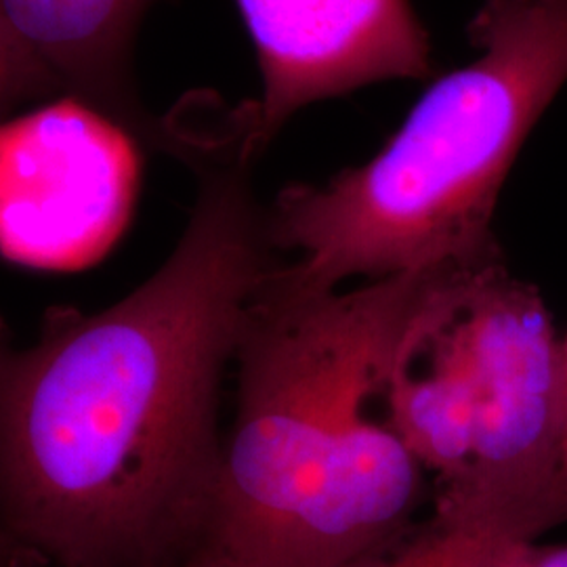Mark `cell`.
I'll use <instances>...</instances> for the list:
<instances>
[{"instance_id":"6da1fadb","label":"cell","mask_w":567,"mask_h":567,"mask_svg":"<svg viewBox=\"0 0 567 567\" xmlns=\"http://www.w3.org/2000/svg\"><path fill=\"white\" fill-rule=\"evenodd\" d=\"M189 221L112 307H51L0 349V515L42 567H168L206 550L225 440L221 386L244 313L282 264L244 135L192 145Z\"/></svg>"},{"instance_id":"7a4b0ae2","label":"cell","mask_w":567,"mask_h":567,"mask_svg":"<svg viewBox=\"0 0 567 567\" xmlns=\"http://www.w3.org/2000/svg\"><path fill=\"white\" fill-rule=\"evenodd\" d=\"M278 267L244 313L206 550L231 567H343L402 540L425 496L389 374L444 267L320 292Z\"/></svg>"},{"instance_id":"3957f363","label":"cell","mask_w":567,"mask_h":567,"mask_svg":"<svg viewBox=\"0 0 567 567\" xmlns=\"http://www.w3.org/2000/svg\"><path fill=\"white\" fill-rule=\"evenodd\" d=\"M466 37L477 58L433 82L374 158L267 204L280 282L320 292L503 257L498 196L567 81V0H484Z\"/></svg>"},{"instance_id":"277c9868","label":"cell","mask_w":567,"mask_h":567,"mask_svg":"<svg viewBox=\"0 0 567 567\" xmlns=\"http://www.w3.org/2000/svg\"><path fill=\"white\" fill-rule=\"evenodd\" d=\"M473 437L465 475L437 489L433 519L524 548L567 524L564 353L540 290L505 255L468 278Z\"/></svg>"},{"instance_id":"5b68a950","label":"cell","mask_w":567,"mask_h":567,"mask_svg":"<svg viewBox=\"0 0 567 567\" xmlns=\"http://www.w3.org/2000/svg\"><path fill=\"white\" fill-rule=\"evenodd\" d=\"M140 145L74 97L0 122V257L41 271L97 264L131 221Z\"/></svg>"},{"instance_id":"8992f818","label":"cell","mask_w":567,"mask_h":567,"mask_svg":"<svg viewBox=\"0 0 567 567\" xmlns=\"http://www.w3.org/2000/svg\"><path fill=\"white\" fill-rule=\"evenodd\" d=\"M236 7L264 79L261 100L244 103L257 161L311 103L431 74V42L410 0H236Z\"/></svg>"},{"instance_id":"52a82bcc","label":"cell","mask_w":567,"mask_h":567,"mask_svg":"<svg viewBox=\"0 0 567 567\" xmlns=\"http://www.w3.org/2000/svg\"><path fill=\"white\" fill-rule=\"evenodd\" d=\"M477 265H447L440 271L405 328L389 374L395 429L412 456L437 477V489L465 475L471 454L475 393L468 278Z\"/></svg>"},{"instance_id":"ba28073f","label":"cell","mask_w":567,"mask_h":567,"mask_svg":"<svg viewBox=\"0 0 567 567\" xmlns=\"http://www.w3.org/2000/svg\"><path fill=\"white\" fill-rule=\"evenodd\" d=\"M154 0H0V23L21 51L74 97L128 128L143 145H163V118L135 82V41Z\"/></svg>"},{"instance_id":"9c48e42d","label":"cell","mask_w":567,"mask_h":567,"mask_svg":"<svg viewBox=\"0 0 567 567\" xmlns=\"http://www.w3.org/2000/svg\"><path fill=\"white\" fill-rule=\"evenodd\" d=\"M519 550L498 547L431 517L425 526L412 527L395 545L343 567H507Z\"/></svg>"},{"instance_id":"30bf717a","label":"cell","mask_w":567,"mask_h":567,"mask_svg":"<svg viewBox=\"0 0 567 567\" xmlns=\"http://www.w3.org/2000/svg\"><path fill=\"white\" fill-rule=\"evenodd\" d=\"M507 567H567V545L564 547H529L522 548Z\"/></svg>"},{"instance_id":"8fae6325","label":"cell","mask_w":567,"mask_h":567,"mask_svg":"<svg viewBox=\"0 0 567 567\" xmlns=\"http://www.w3.org/2000/svg\"><path fill=\"white\" fill-rule=\"evenodd\" d=\"M0 567H42L30 553H25L11 538V534L2 524V515H0Z\"/></svg>"},{"instance_id":"7c38bea8","label":"cell","mask_w":567,"mask_h":567,"mask_svg":"<svg viewBox=\"0 0 567 567\" xmlns=\"http://www.w3.org/2000/svg\"><path fill=\"white\" fill-rule=\"evenodd\" d=\"M168 567H231L225 564L224 559L213 553V550H200L196 555H192L189 559H185L182 564H175V566Z\"/></svg>"},{"instance_id":"4fadbf2b","label":"cell","mask_w":567,"mask_h":567,"mask_svg":"<svg viewBox=\"0 0 567 567\" xmlns=\"http://www.w3.org/2000/svg\"><path fill=\"white\" fill-rule=\"evenodd\" d=\"M561 353H564V480L567 489V337L561 341Z\"/></svg>"},{"instance_id":"5bb4252c","label":"cell","mask_w":567,"mask_h":567,"mask_svg":"<svg viewBox=\"0 0 567 567\" xmlns=\"http://www.w3.org/2000/svg\"><path fill=\"white\" fill-rule=\"evenodd\" d=\"M11 341H9V334H7V328H4V324L0 322V349L4 347V344H9Z\"/></svg>"},{"instance_id":"9a60e30c","label":"cell","mask_w":567,"mask_h":567,"mask_svg":"<svg viewBox=\"0 0 567 567\" xmlns=\"http://www.w3.org/2000/svg\"><path fill=\"white\" fill-rule=\"evenodd\" d=\"M0 82H4V81H0ZM7 84H11V82H7ZM11 86H16V84H11ZM16 89H18V86H16ZM21 91V89H20ZM21 93H23V91H21ZM23 95H25V93H23Z\"/></svg>"}]
</instances>
